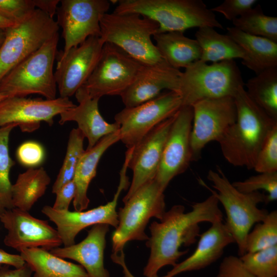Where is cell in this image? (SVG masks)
I'll return each instance as SVG.
<instances>
[{
	"label": "cell",
	"mask_w": 277,
	"mask_h": 277,
	"mask_svg": "<svg viewBox=\"0 0 277 277\" xmlns=\"http://www.w3.org/2000/svg\"><path fill=\"white\" fill-rule=\"evenodd\" d=\"M241 71L234 60L207 64L200 60L181 72L177 92L182 106H192L207 98L234 97L240 86H244Z\"/></svg>",
	"instance_id": "obj_5"
},
{
	"label": "cell",
	"mask_w": 277,
	"mask_h": 277,
	"mask_svg": "<svg viewBox=\"0 0 277 277\" xmlns=\"http://www.w3.org/2000/svg\"><path fill=\"white\" fill-rule=\"evenodd\" d=\"M176 112L156 126L133 147L128 165L133 171V177L129 190L123 198L124 203L143 185L154 179Z\"/></svg>",
	"instance_id": "obj_19"
},
{
	"label": "cell",
	"mask_w": 277,
	"mask_h": 277,
	"mask_svg": "<svg viewBox=\"0 0 277 277\" xmlns=\"http://www.w3.org/2000/svg\"><path fill=\"white\" fill-rule=\"evenodd\" d=\"M17 124H11L0 127V213L13 208L12 201V186L9 174L15 165L9 155V141L12 130Z\"/></svg>",
	"instance_id": "obj_32"
},
{
	"label": "cell",
	"mask_w": 277,
	"mask_h": 277,
	"mask_svg": "<svg viewBox=\"0 0 277 277\" xmlns=\"http://www.w3.org/2000/svg\"><path fill=\"white\" fill-rule=\"evenodd\" d=\"M277 245V211L268 212L265 218L250 231L246 240L247 252H254Z\"/></svg>",
	"instance_id": "obj_34"
},
{
	"label": "cell",
	"mask_w": 277,
	"mask_h": 277,
	"mask_svg": "<svg viewBox=\"0 0 277 277\" xmlns=\"http://www.w3.org/2000/svg\"><path fill=\"white\" fill-rule=\"evenodd\" d=\"M229 35L245 51L248 61L245 66L258 74L277 67V43L244 33L234 27L227 28Z\"/></svg>",
	"instance_id": "obj_28"
},
{
	"label": "cell",
	"mask_w": 277,
	"mask_h": 277,
	"mask_svg": "<svg viewBox=\"0 0 277 277\" xmlns=\"http://www.w3.org/2000/svg\"><path fill=\"white\" fill-rule=\"evenodd\" d=\"M100 37L121 49L144 65L165 61L151 39L159 26L154 21L136 13H106L100 20Z\"/></svg>",
	"instance_id": "obj_4"
},
{
	"label": "cell",
	"mask_w": 277,
	"mask_h": 277,
	"mask_svg": "<svg viewBox=\"0 0 277 277\" xmlns=\"http://www.w3.org/2000/svg\"><path fill=\"white\" fill-rule=\"evenodd\" d=\"M128 159L125 158L120 171V179L112 200L106 204L86 211H57L49 206H44L42 212L54 223L64 247L75 244V238L83 229L91 225L105 224L116 228L118 225L116 211L117 201L121 192L129 185L126 174Z\"/></svg>",
	"instance_id": "obj_14"
},
{
	"label": "cell",
	"mask_w": 277,
	"mask_h": 277,
	"mask_svg": "<svg viewBox=\"0 0 277 277\" xmlns=\"http://www.w3.org/2000/svg\"><path fill=\"white\" fill-rule=\"evenodd\" d=\"M240 259L255 277H276L277 245L254 252H247Z\"/></svg>",
	"instance_id": "obj_35"
},
{
	"label": "cell",
	"mask_w": 277,
	"mask_h": 277,
	"mask_svg": "<svg viewBox=\"0 0 277 277\" xmlns=\"http://www.w3.org/2000/svg\"><path fill=\"white\" fill-rule=\"evenodd\" d=\"M142 66L120 48L105 43L94 69L83 86L92 98L120 96L132 83Z\"/></svg>",
	"instance_id": "obj_11"
},
{
	"label": "cell",
	"mask_w": 277,
	"mask_h": 277,
	"mask_svg": "<svg viewBox=\"0 0 277 277\" xmlns=\"http://www.w3.org/2000/svg\"><path fill=\"white\" fill-rule=\"evenodd\" d=\"M210 170L207 179L216 191L209 188L221 203L226 214L225 223L237 244L239 255L246 253V237L253 225L261 222L268 212L258 205L265 203L267 195L259 191L244 193L238 191L217 167Z\"/></svg>",
	"instance_id": "obj_7"
},
{
	"label": "cell",
	"mask_w": 277,
	"mask_h": 277,
	"mask_svg": "<svg viewBox=\"0 0 277 277\" xmlns=\"http://www.w3.org/2000/svg\"><path fill=\"white\" fill-rule=\"evenodd\" d=\"M163 191L155 179L137 190L117 212L118 223L112 234V253H118L130 241L148 240L145 229L151 217L161 220L165 210Z\"/></svg>",
	"instance_id": "obj_8"
},
{
	"label": "cell",
	"mask_w": 277,
	"mask_h": 277,
	"mask_svg": "<svg viewBox=\"0 0 277 277\" xmlns=\"http://www.w3.org/2000/svg\"><path fill=\"white\" fill-rule=\"evenodd\" d=\"M36 9L53 18L56 13L59 0H33Z\"/></svg>",
	"instance_id": "obj_44"
},
{
	"label": "cell",
	"mask_w": 277,
	"mask_h": 277,
	"mask_svg": "<svg viewBox=\"0 0 277 277\" xmlns=\"http://www.w3.org/2000/svg\"><path fill=\"white\" fill-rule=\"evenodd\" d=\"M60 3L56 22L62 29L65 44L56 58L63 57L89 37H100V20L110 5L107 0H62Z\"/></svg>",
	"instance_id": "obj_12"
},
{
	"label": "cell",
	"mask_w": 277,
	"mask_h": 277,
	"mask_svg": "<svg viewBox=\"0 0 277 277\" xmlns=\"http://www.w3.org/2000/svg\"><path fill=\"white\" fill-rule=\"evenodd\" d=\"M236 119L217 142L225 160L236 167L252 169L268 134L277 120L270 116L240 86L233 97Z\"/></svg>",
	"instance_id": "obj_2"
},
{
	"label": "cell",
	"mask_w": 277,
	"mask_h": 277,
	"mask_svg": "<svg viewBox=\"0 0 277 277\" xmlns=\"http://www.w3.org/2000/svg\"><path fill=\"white\" fill-rule=\"evenodd\" d=\"M56 22L36 9L29 16L5 30L0 47V82L15 66L58 33Z\"/></svg>",
	"instance_id": "obj_9"
},
{
	"label": "cell",
	"mask_w": 277,
	"mask_h": 277,
	"mask_svg": "<svg viewBox=\"0 0 277 277\" xmlns=\"http://www.w3.org/2000/svg\"><path fill=\"white\" fill-rule=\"evenodd\" d=\"M232 22L233 27L244 33L277 43V17L265 15L260 5Z\"/></svg>",
	"instance_id": "obj_31"
},
{
	"label": "cell",
	"mask_w": 277,
	"mask_h": 277,
	"mask_svg": "<svg viewBox=\"0 0 277 277\" xmlns=\"http://www.w3.org/2000/svg\"><path fill=\"white\" fill-rule=\"evenodd\" d=\"M5 37V31L0 30V47L1 46Z\"/></svg>",
	"instance_id": "obj_48"
},
{
	"label": "cell",
	"mask_w": 277,
	"mask_h": 277,
	"mask_svg": "<svg viewBox=\"0 0 277 277\" xmlns=\"http://www.w3.org/2000/svg\"><path fill=\"white\" fill-rule=\"evenodd\" d=\"M181 72L165 61L152 65H143L132 83L120 95L125 108L151 100L165 89L177 92Z\"/></svg>",
	"instance_id": "obj_20"
},
{
	"label": "cell",
	"mask_w": 277,
	"mask_h": 277,
	"mask_svg": "<svg viewBox=\"0 0 277 277\" xmlns=\"http://www.w3.org/2000/svg\"><path fill=\"white\" fill-rule=\"evenodd\" d=\"M75 96L78 104L61 113L59 123L75 122L77 128L88 140L86 149L92 148L103 137L119 130L116 123L110 124L103 118L98 109L100 99L90 97L84 86L77 90Z\"/></svg>",
	"instance_id": "obj_21"
},
{
	"label": "cell",
	"mask_w": 277,
	"mask_h": 277,
	"mask_svg": "<svg viewBox=\"0 0 277 277\" xmlns=\"http://www.w3.org/2000/svg\"><path fill=\"white\" fill-rule=\"evenodd\" d=\"M33 272L30 266L26 263L23 267L14 269L3 266L0 269V277H32Z\"/></svg>",
	"instance_id": "obj_43"
},
{
	"label": "cell",
	"mask_w": 277,
	"mask_h": 277,
	"mask_svg": "<svg viewBox=\"0 0 277 277\" xmlns=\"http://www.w3.org/2000/svg\"><path fill=\"white\" fill-rule=\"evenodd\" d=\"M7 97H8V96L7 95L0 93V101Z\"/></svg>",
	"instance_id": "obj_49"
},
{
	"label": "cell",
	"mask_w": 277,
	"mask_h": 277,
	"mask_svg": "<svg viewBox=\"0 0 277 277\" xmlns=\"http://www.w3.org/2000/svg\"><path fill=\"white\" fill-rule=\"evenodd\" d=\"M193 120L190 136L192 161L201 157L209 142H218L236 119L234 99L231 96L201 100L192 105Z\"/></svg>",
	"instance_id": "obj_13"
},
{
	"label": "cell",
	"mask_w": 277,
	"mask_h": 277,
	"mask_svg": "<svg viewBox=\"0 0 277 277\" xmlns=\"http://www.w3.org/2000/svg\"><path fill=\"white\" fill-rule=\"evenodd\" d=\"M192 120V106H183L176 113L154 178L163 191L170 182L185 172L193 161L190 146Z\"/></svg>",
	"instance_id": "obj_15"
},
{
	"label": "cell",
	"mask_w": 277,
	"mask_h": 277,
	"mask_svg": "<svg viewBox=\"0 0 277 277\" xmlns=\"http://www.w3.org/2000/svg\"><path fill=\"white\" fill-rule=\"evenodd\" d=\"M245 84L250 98L277 120V67L262 71Z\"/></svg>",
	"instance_id": "obj_30"
},
{
	"label": "cell",
	"mask_w": 277,
	"mask_h": 277,
	"mask_svg": "<svg viewBox=\"0 0 277 277\" xmlns=\"http://www.w3.org/2000/svg\"><path fill=\"white\" fill-rule=\"evenodd\" d=\"M120 141L119 130L102 138L92 148L85 150L76 167L73 179L75 195L73 201L76 211L87 209L89 203L87 190L96 173L97 165L104 152Z\"/></svg>",
	"instance_id": "obj_24"
},
{
	"label": "cell",
	"mask_w": 277,
	"mask_h": 277,
	"mask_svg": "<svg viewBox=\"0 0 277 277\" xmlns=\"http://www.w3.org/2000/svg\"><path fill=\"white\" fill-rule=\"evenodd\" d=\"M256 0H225L210 10L222 14L226 19L232 21L253 8Z\"/></svg>",
	"instance_id": "obj_40"
},
{
	"label": "cell",
	"mask_w": 277,
	"mask_h": 277,
	"mask_svg": "<svg viewBox=\"0 0 277 277\" xmlns=\"http://www.w3.org/2000/svg\"><path fill=\"white\" fill-rule=\"evenodd\" d=\"M232 184L238 191L244 193L265 190L268 193L266 204L277 199V171L259 173L243 181L234 182Z\"/></svg>",
	"instance_id": "obj_36"
},
{
	"label": "cell",
	"mask_w": 277,
	"mask_h": 277,
	"mask_svg": "<svg viewBox=\"0 0 277 277\" xmlns=\"http://www.w3.org/2000/svg\"><path fill=\"white\" fill-rule=\"evenodd\" d=\"M58 32L39 49L12 69L0 82V93L8 96L41 95L56 98L53 66L58 54Z\"/></svg>",
	"instance_id": "obj_6"
},
{
	"label": "cell",
	"mask_w": 277,
	"mask_h": 277,
	"mask_svg": "<svg viewBox=\"0 0 277 277\" xmlns=\"http://www.w3.org/2000/svg\"><path fill=\"white\" fill-rule=\"evenodd\" d=\"M253 169L258 173L277 171V125L273 127L264 142Z\"/></svg>",
	"instance_id": "obj_37"
},
{
	"label": "cell",
	"mask_w": 277,
	"mask_h": 277,
	"mask_svg": "<svg viewBox=\"0 0 277 277\" xmlns=\"http://www.w3.org/2000/svg\"><path fill=\"white\" fill-rule=\"evenodd\" d=\"M182 107L180 94L174 91L162 92L138 106L125 108L114 116L120 126V141L130 148L152 129L174 115Z\"/></svg>",
	"instance_id": "obj_10"
},
{
	"label": "cell",
	"mask_w": 277,
	"mask_h": 277,
	"mask_svg": "<svg viewBox=\"0 0 277 277\" xmlns=\"http://www.w3.org/2000/svg\"><path fill=\"white\" fill-rule=\"evenodd\" d=\"M201 235L194 251L186 259L176 263L162 277H174L177 274L206 268L216 261L224 249L235 243L234 239L223 221L211 224Z\"/></svg>",
	"instance_id": "obj_23"
},
{
	"label": "cell",
	"mask_w": 277,
	"mask_h": 277,
	"mask_svg": "<svg viewBox=\"0 0 277 277\" xmlns=\"http://www.w3.org/2000/svg\"><path fill=\"white\" fill-rule=\"evenodd\" d=\"M202 51L200 60L213 63L224 61L242 59L246 65L248 58L244 49L228 34L217 32L214 28H199L195 34Z\"/></svg>",
	"instance_id": "obj_26"
},
{
	"label": "cell",
	"mask_w": 277,
	"mask_h": 277,
	"mask_svg": "<svg viewBox=\"0 0 277 277\" xmlns=\"http://www.w3.org/2000/svg\"><path fill=\"white\" fill-rule=\"evenodd\" d=\"M112 253L111 258L113 262L120 265L123 269L124 277H135L128 268L125 260V254L123 250H121L119 253ZM147 277H159L157 274H155Z\"/></svg>",
	"instance_id": "obj_46"
},
{
	"label": "cell",
	"mask_w": 277,
	"mask_h": 277,
	"mask_svg": "<svg viewBox=\"0 0 277 277\" xmlns=\"http://www.w3.org/2000/svg\"><path fill=\"white\" fill-rule=\"evenodd\" d=\"M56 199L53 207L57 211L69 210V206L75 195V185L73 180L62 186L56 192Z\"/></svg>",
	"instance_id": "obj_42"
},
{
	"label": "cell",
	"mask_w": 277,
	"mask_h": 277,
	"mask_svg": "<svg viewBox=\"0 0 277 277\" xmlns=\"http://www.w3.org/2000/svg\"><path fill=\"white\" fill-rule=\"evenodd\" d=\"M50 177L43 167L30 168L19 174L12 186V201L14 208L29 211L45 193Z\"/></svg>",
	"instance_id": "obj_29"
},
{
	"label": "cell",
	"mask_w": 277,
	"mask_h": 277,
	"mask_svg": "<svg viewBox=\"0 0 277 277\" xmlns=\"http://www.w3.org/2000/svg\"><path fill=\"white\" fill-rule=\"evenodd\" d=\"M109 226L105 224L93 225L88 231L86 238L79 243L64 247H56L50 250L61 258L72 259L79 263L89 277H110L104 264L106 235Z\"/></svg>",
	"instance_id": "obj_22"
},
{
	"label": "cell",
	"mask_w": 277,
	"mask_h": 277,
	"mask_svg": "<svg viewBox=\"0 0 277 277\" xmlns=\"http://www.w3.org/2000/svg\"><path fill=\"white\" fill-rule=\"evenodd\" d=\"M14 24L0 14V30L5 31L8 28L12 26Z\"/></svg>",
	"instance_id": "obj_47"
},
{
	"label": "cell",
	"mask_w": 277,
	"mask_h": 277,
	"mask_svg": "<svg viewBox=\"0 0 277 277\" xmlns=\"http://www.w3.org/2000/svg\"><path fill=\"white\" fill-rule=\"evenodd\" d=\"M85 136L78 128L73 129L69 134L66 155L52 192H56L64 185L72 181L79 161L84 152Z\"/></svg>",
	"instance_id": "obj_33"
},
{
	"label": "cell",
	"mask_w": 277,
	"mask_h": 277,
	"mask_svg": "<svg viewBox=\"0 0 277 277\" xmlns=\"http://www.w3.org/2000/svg\"><path fill=\"white\" fill-rule=\"evenodd\" d=\"M113 12L149 18L158 24L157 33L206 26L223 29L202 0H121Z\"/></svg>",
	"instance_id": "obj_3"
},
{
	"label": "cell",
	"mask_w": 277,
	"mask_h": 277,
	"mask_svg": "<svg viewBox=\"0 0 277 277\" xmlns=\"http://www.w3.org/2000/svg\"><path fill=\"white\" fill-rule=\"evenodd\" d=\"M219 204L212 192L206 200L194 204L191 211L185 212L183 205H175L165 212L160 222H152L149 227L151 236L146 243L150 253L144 275L147 277L157 274L166 265L175 266L179 259L188 252L180 250L181 247L196 241L200 223L223 221Z\"/></svg>",
	"instance_id": "obj_1"
},
{
	"label": "cell",
	"mask_w": 277,
	"mask_h": 277,
	"mask_svg": "<svg viewBox=\"0 0 277 277\" xmlns=\"http://www.w3.org/2000/svg\"><path fill=\"white\" fill-rule=\"evenodd\" d=\"M35 9L33 0H0V14L14 23L24 20Z\"/></svg>",
	"instance_id": "obj_38"
},
{
	"label": "cell",
	"mask_w": 277,
	"mask_h": 277,
	"mask_svg": "<svg viewBox=\"0 0 277 277\" xmlns=\"http://www.w3.org/2000/svg\"><path fill=\"white\" fill-rule=\"evenodd\" d=\"M104 44L100 37L91 36L57 58L54 76L60 97L69 98L86 83L97 63Z\"/></svg>",
	"instance_id": "obj_18"
},
{
	"label": "cell",
	"mask_w": 277,
	"mask_h": 277,
	"mask_svg": "<svg viewBox=\"0 0 277 277\" xmlns=\"http://www.w3.org/2000/svg\"><path fill=\"white\" fill-rule=\"evenodd\" d=\"M16 155L23 165L34 167L39 165L44 159L45 152L42 146L36 142L27 141L17 148Z\"/></svg>",
	"instance_id": "obj_39"
},
{
	"label": "cell",
	"mask_w": 277,
	"mask_h": 277,
	"mask_svg": "<svg viewBox=\"0 0 277 277\" xmlns=\"http://www.w3.org/2000/svg\"><path fill=\"white\" fill-rule=\"evenodd\" d=\"M0 220L8 231L4 244L19 252L39 247L48 251L63 244L56 229L28 211L17 208L5 210L0 213Z\"/></svg>",
	"instance_id": "obj_16"
},
{
	"label": "cell",
	"mask_w": 277,
	"mask_h": 277,
	"mask_svg": "<svg viewBox=\"0 0 277 277\" xmlns=\"http://www.w3.org/2000/svg\"><path fill=\"white\" fill-rule=\"evenodd\" d=\"M159 53L172 67L185 69L200 60L201 48L195 39L179 31L156 33L153 36Z\"/></svg>",
	"instance_id": "obj_25"
},
{
	"label": "cell",
	"mask_w": 277,
	"mask_h": 277,
	"mask_svg": "<svg viewBox=\"0 0 277 277\" xmlns=\"http://www.w3.org/2000/svg\"><path fill=\"white\" fill-rule=\"evenodd\" d=\"M26 262L19 254H12L0 249V264L12 266L19 268L25 265Z\"/></svg>",
	"instance_id": "obj_45"
},
{
	"label": "cell",
	"mask_w": 277,
	"mask_h": 277,
	"mask_svg": "<svg viewBox=\"0 0 277 277\" xmlns=\"http://www.w3.org/2000/svg\"><path fill=\"white\" fill-rule=\"evenodd\" d=\"M216 277H255L244 266L240 258L225 257L221 263Z\"/></svg>",
	"instance_id": "obj_41"
},
{
	"label": "cell",
	"mask_w": 277,
	"mask_h": 277,
	"mask_svg": "<svg viewBox=\"0 0 277 277\" xmlns=\"http://www.w3.org/2000/svg\"><path fill=\"white\" fill-rule=\"evenodd\" d=\"M75 106L67 97L44 100L8 96L0 101V127L15 124L22 131L30 132L43 121L51 126L55 116Z\"/></svg>",
	"instance_id": "obj_17"
},
{
	"label": "cell",
	"mask_w": 277,
	"mask_h": 277,
	"mask_svg": "<svg viewBox=\"0 0 277 277\" xmlns=\"http://www.w3.org/2000/svg\"><path fill=\"white\" fill-rule=\"evenodd\" d=\"M20 255L34 272L33 277H89L85 269L42 248H24Z\"/></svg>",
	"instance_id": "obj_27"
},
{
	"label": "cell",
	"mask_w": 277,
	"mask_h": 277,
	"mask_svg": "<svg viewBox=\"0 0 277 277\" xmlns=\"http://www.w3.org/2000/svg\"><path fill=\"white\" fill-rule=\"evenodd\" d=\"M2 267H3L2 265L1 264H0V269Z\"/></svg>",
	"instance_id": "obj_50"
}]
</instances>
